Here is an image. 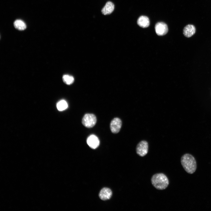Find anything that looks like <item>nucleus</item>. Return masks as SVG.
I'll return each instance as SVG.
<instances>
[{
    "mask_svg": "<svg viewBox=\"0 0 211 211\" xmlns=\"http://www.w3.org/2000/svg\"><path fill=\"white\" fill-rule=\"evenodd\" d=\"M62 79L63 81L68 85L72 84L74 81V78L72 76L68 75H64Z\"/></svg>",
    "mask_w": 211,
    "mask_h": 211,
    "instance_id": "nucleus-14",
    "label": "nucleus"
},
{
    "mask_svg": "<svg viewBox=\"0 0 211 211\" xmlns=\"http://www.w3.org/2000/svg\"><path fill=\"white\" fill-rule=\"evenodd\" d=\"M13 24L15 28L20 30H24L26 28V24L24 21L21 20H16L14 22Z\"/></svg>",
    "mask_w": 211,
    "mask_h": 211,
    "instance_id": "nucleus-12",
    "label": "nucleus"
},
{
    "mask_svg": "<svg viewBox=\"0 0 211 211\" xmlns=\"http://www.w3.org/2000/svg\"><path fill=\"white\" fill-rule=\"evenodd\" d=\"M137 23L139 26L142 28H147L149 25V20L148 18L146 16H141L138 18Z\"/></svg>",
    "mask_w": 211,
    "mask_h": 211,
    "instance_id": "nucleus-11",
    "label": "nucleus"
},
{
    "mask_svg": "<svg viewBox=\"0 0 211 211\" xmlns=\"http://www.w3.org/2000/svg\"><path fill=\"white\" fill-rule=\"evenodd\" d=\"M112 195V191L110 189L104 188L100 191L99 193V197L102 200H105L110 199Z\"/></svg>",
    "mask_w": 211,
    "mask_h": 211,
    "instance_id": "nucleus-9",
    "label": "nucleus"
},
{
    "mask_svg": "<svg viewBox=\"0 0 211 211\" xmlns=\"http://www.w3.org/2000/svg\"><path fill=\"white\" fill-rule=\"evenodd\" d=\"M122 122L119 118H115L111 121L110 125V130L112 132L117 133L120 131L121 127Z\"/></svg>",
    "mask_w": 211,
    "mask_h": 211,
    "instance_id": "nucleus-5",
    "label": "nucleus"
},
{
    "mask_svg": "<svg viewBox=\"0 0 211 211\" xmlns=\"http://www.w3.org/2000/svg\"><path fill=\"white\" fill-rule=\"evenodd\" d=\"M96 122V118L92 114L87 113L84 116L82 121L83 125L85 127L90 128L93 127Z\"/></svg>",
    "mask_w": 211,
    "mask_h": 211,
    "instance_id": "nucleus-3",
    "label": "nucleus"
},
{
    "mask_svg": "<svg viewBox=\"0 0 211 211\" xmlns=\"http://www.w3.org/2000/svg\"><path fill=\"white\" fill-rule=\"evenodd\" d=\"M196 32V28L192 24H188L183 28V33L186 37L190 38Z\"/></svg>",
    "mask_w": 211,
    "mask_h": 211,
    "instance_id": "nucleus-8",
    "label": "nucleus"
},
{
    "mask_svg": "<svg viewBox=\"0 0 211 211\" xmlns=\"http://www.w3.org/2000/svg\"><path fill=\"white\" fill-rule=\"evenodd\" d=\"M57 107L58 110L60 111L64 110L68 107V104L67 102L62 100L58 102L57 104Z\"/></svg>",
    "mask_w": 211,
    "mask_h": 211,
    "instance_id": "nucleus-13",
    "label": "nucleus"
},
{
    "mask_svg": "<svg viewBox=\"0 0 211 211\" xmlns=\"http://www.w3.org/2000/svg\"><path fill=\"white\" fill-rule=\"evenodd\" d=\"M155 28L156 34L160 36L166 34L168 31L167 25L163 22H159L156 23Z\"/></svg>",
    "mask_w": 211,
    "mask_h": 211,
    "instance_id": "nucleus-6",
    "label": "nucleus"
},
{
    "mask_svg": "<svg viewBox=\"0 0 211 211\" xmlns=\"http://www.w3.org/2000/svg\"><path fill=\"white\" fill-rule=\"evenodd\" d=\"M114 5L112 2L108 1L102 8V13L104 15L110 14L114 11Z\"/></svg>",
    "mask_w": 211,
    "mask_h": 211,
    "instance_id": "nucleus-10",
    "label": "nucleus"
},
{
    "mask_svg": "<svg viewBox=\"0 0 211 211\" xmlns=\"http://www.w3.org/2000/svg\"><path fill=\"white\" fill-rule=\"evenodd\" d=\"M87 143L89 146L93 149H95L99 146V140L98 137L94 135L89 136L87 139Z\"/></svg>",
    "mask_w": 211,
    "mask_h": 211,
    "instance_id": "nucleus-7",
    "label": "nucleus"
},
{
    "mask_svg": "<svg viewBox=\"0 0 211 211\" xmlns=\"http://www.w3.org/2000/svg\"><path fill=\"white\" fill-rule=\"evenodd\" d=\"M181 165L185 170L188 173H194L197 169L196 160L193 156L189 154H186L181 158Z\"/></svg>",
    "mask_w": 211,
    "mask_h": 211,
    "instance_id": "nucleus-1",
    "label": "nucleus"
},
{
    "mask_svg": "<svg viewBox=\"0 0 211 211\" xmlns=\"http://www.w3.org/2000/svg\"><path fill=\"white\" fill-rule=\"evenodd\" d=\"M152 185L156 189L163 190L165 189L169 184V180L166 176L163 173H156L151 179Z\"/></svg>",
    "mask_w": 211,
    "mask_h": 211,
    "instance_id": "nucleus-2",
    "label": "nucleus"
},
{
    "mask_svg": "<svg viewBox=\"0 0 211 211\" xmlns=\"http://www.w3.org/2000/svg\"><path fill=\"white\" fill-rule=\"evenodd\" d=\"M148 150V143L145 140L140 141L137 144L136 147L137 154L142 157L145 156L147 154Z\"/></svg>",
    "mask_w": 211,
    "mask_h": 211,
    "instance_id": "nucleus-4",
    "label": "nucleus"
}]
</instances>
